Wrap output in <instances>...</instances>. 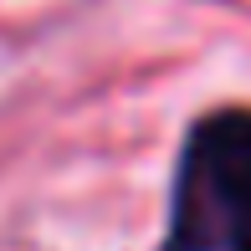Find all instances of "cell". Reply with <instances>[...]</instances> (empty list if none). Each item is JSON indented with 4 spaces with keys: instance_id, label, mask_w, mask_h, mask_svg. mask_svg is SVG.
<instances>
[{
    "instance_id": "cell-1",
    "label": "cell",
    "mask_w": 251,
    "mask_h": 251,
    "mask_svg": "<svg viewBox=\"0 0 251 251\" xmlns=\"http://www.w3.org/2000/svg\"><path fill=\"white\" fill-rule=\"evenodd\" d=\"M159 251H251V108H221L185 139Z\"/></svg>"
}]
</instances>
